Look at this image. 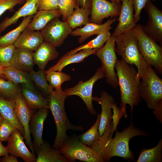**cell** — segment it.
<instances>
[{"instance_id":"obj_8","label":"cell","mask_w":162,"mask_h":162,"mask_svg":"<svg viewBox=\"0 0 162 162\" xmlns=\"http://www.w3.org/2000/svg\"><path fill=\"white\" fill-rule=\"evenodd\" d=\"M115 38L111 36L103 47L98 49L95 54L100 60L102 67L105 73L106 81L114 88L118 86L115 71L117 60L115 51Z\"/></svg>"},{"instance_id":"obj_5","label":"cell","mask_w":162,"mask_h":162,"mask_svg":"<svg viewBox=\"0 0 162 162\" xmlns=\"http://www.w3.org/2000/svg\"><path fill=\"white\" fill-rule=\"evenodd\" d=\"M138 24L132 30L136 37L139 50L144 60L158 74L162 73V47L144 31Z\"/></svg>"},{"instance_id":"obj_49","label":"cell","mask_w":162,"mask_h":162,"mask_svg":"<svg viewBox=\"0 0 162 162\" xmlns=\"http://www.w3.org/2000/svg\"><path fill=\"white\" fill-rule=\"evenodd\" d=\"M111 2H114L117 3H120V2H122L123 0H109Z\"/></svg>"},{"instance_id":"obj_15","label":"cell","mask_w":162,"mask_h":162,"mask_svg":"<svg viewBox=\"0 0 162 162\" xmlns=\"http://www.w3.org/2000/svg\"><path fill=\"white\" fill-rule=\"evenodd\" d=\"M119 17V22L111 36L115 38L122 33L133 30L136 27L133 13V0H123Z\"/></svg>"},{"instance_id":"obj_6","label":"cell","mask_w":162,"mask_h":162,"mask_svg":"<svg viewBox=\"0 0 162 162\" xmlns=\"http://www.w3.org/2000/svg\"><path fill=\"white\" fill-rule=\"evenodd\" d=\"M59 150L68 162L76 160L86 162H104L99 153L82 143L75 134L69 137Z\"/></svg>"},{"instance_id":"obj_34","label":"cell","mask_w":162,"mask_h":162,"mask_svg":"<svg viewBox=\"0 0 162 162\" xmlns=\"http://www.w3.org/2000/svg\"><path fill=\"white\" fill-rule=\"evenodd\" d=\"M29 73L33 82L44 94L48 96L53 90V88L47 83L44 70H39L36 71L32 69Z\"/></svg>"},{"instance_id":"obj_46","label":"cell","mask_w":162,"mask_h":162,"mask_svg":"<svg viewBox=\"0 0 162 162\" xmlns=\"http://www.w3.org/2000/svg\"><path fill=\"white\" fill-rule=\"evenodd\" d=\"M77 4L81 8H91L92 0H76Z\"/></svg>"},{"instance_id":"obj_52","label":"cell","mask_w":162,"mask_h":162,"mask_svg":"<svg viewBox=\"0 0 162 162\" xmlns=\"http://www.w3.org/2000/svg\"><path fill=\"white\" fill-rule=\"evenodd\" d=\"M151 0L153 1H155V0Z\"/></svg>"},{"instance_id":"obj_17","label":"cell","mask_w":162,"mask_h":162,"mask_svg":"<svg viewBox=\"0 0 162 162\" xmlns=\"http://www.w3.org/2000/svg\"><path fill=\"white\" fill-rule=\"evenodd\" d=\"M93 100L98 102L101 108L98 127V131L101 136L108 122L112 119V106L115 102L113 97L106 91H102L99 97H93Z\"/></svg>"},{"instance_id":"obj_47","label":"cell","mask_w":162,"mask_h":162,"mask_svg":"<svg viewBox=\"0 0 162 162\" xmlns=\"http://www.w3.org/2000/svg\"><path fill=\"white\" fill-rule=\"evenodd\" d=\"M0 141V156H5L8 154L6 147L4 146Z\"/></svg>"},{"instance_id":"obj_36","label":"cell","mask_w":162,"mask_h":162,"mask_svg":"<svg viewBox=\"0 0 162 162\" xmlns=\"http://www.w3.org/2000/svg\"><path fill=\"white\" fill-rule=\"evenodd\" d=\"M58 10L62 16L63 21H67L74 9L78 4L76 0H58Z\"/></svg>"},{"instance_id":"obj_20","label":"cell","mask_w":162,"mask_h":162,"mask_svg":"<svg viewBox=\"0 0 162 162\" xmlns=\"http://www.w3.org/2000/svg\"><path fill=\"white\" fill-rule=\"evenodd\" d=\"M56 48L50 43L44 41L35 51L33 53L34 63L39 70H44L48 63L58 57L59 53Z\"/></svg>"},{"instance_id":"obj_29","label":"cell","mask_w":162,"mask_h":162,"mask_svg":"<svg viewBox=\"0 0 162 162\" xmlns=\"http://www.w3.org/2000/svg\"><path fill=\"white\" fill-rule=\"evenodd\" d=\"M91 10V8H80L79 5L75 8L67 21L72 29L90 22L89 16L90 15Z\"/></svg>"},{"instance_id":"obj_35","label":"cell","mask_w":162,"mask_h":162,"mask_svg":"<svg viewBox=\"0 0 162 162\" xmlns=\"http://www.w3.org/2000/svg\"><path fill=\"white\" fill-rule=\"evenodd\" d=\"M47 80L50 86L55 90L60 89L62 83L71 80V76L62 71H52L45 72Z\"/></svg>"},{"instance_id":"obj_18","label":"cell","mask_w":162,"mask_h":162,"mask_svg":"<svg viewBox=\"0 0 162 162\" xmlns=\"http://www.w3.org/2000/svg\"><path fill=\"white\" fill-rule=\"evenodd\" d=\"M49 113L47 108H42L33 114L29 123V130L33 136L34 150L43 144L44 124Z\"/></svg>"},{"instance_id":"obj_9","label":"cell","mask_w":162,"mask_h":162,"mask_svg":"<svg viewBox=\"0 0 162 162\" xmlns=\"http://www.w3.org/2000/svg\"><path fill=\"white\" fill-rule=\"evenodd\" d=\"M105 77V73L102 67H100L89 79L85 82L80 81L75 86L65 89L64 91L68 97L73 95L80 97L85 103L89 113L92 115H96L97 112L92 104L93 87L98 80Z\"/></svg>"},{"instance_id":"obj_7","label":"cell","mask_w":162,"mask_h":162,"mask_svg":"<svg viewBox=\"0 0 162 162\" xmlns=\"http://www.w3.org/2000/svg\"><path fill=\"white\" fill-rule=\"evenodd\" d=\"M142 80L140 83V97L148 108L153 110L162 100V80L152 67L148 64L146 76Z\"/></svg>"},{"instance_id":"obj_51","label":"cell","mask_w":162,"mask_h":162,"mask_svg":"<svg viewBox=\"0 0 162 162\" xmlns=\"http://www.w3.org/2000/svg\"><path fill=\"white\" fill-rule=\"evenodd\" d=\"M4 0H0V2H1V1H3Z\"/></svg>"},{"instance_id":"obj_42","label":"cell","mask_w":162,"mask_h":162,"mask_svg":"<svg viewBox=\"0 0 162 162\" xmlns=\"http://www.w3.org/2000/svg\"><path fill=\"white\" fill-rule=\"evenodd\" d=\"M26 0H4L0 2V16L7 10L12 11L17 5L23 3Z\"/></svg>"},{"instance_id":"obj_13","label":"cell","mask_w":162,"mask_h":162,"mask_svg":"<svg viewBox=\"0 0 162 162\" xmlns=\"http://www.w3.org/2000/svg\"><path fill=\"white\" fill-rule=\"evenodd\" d=\"M15 106L14 111L18 121L24 130V137L27 145L32 152L34 154L29 130V123L33 114L32 110L27 106L21 93L14 98Z\"/></svg>"},{"instance_id":"obj_28","label":"cell","mask_w":162,"mask_h":162,"mask_svg":"<svg viewBox=\"0 0 162 162\" xmlns=\"http://www.w3.org/2000/svg\"><path fill=\"white\" fill-rule=\"evenodd\" d=\"M21 93L31 109H49L47 98L43 97L35 90L23 86Z\"/></svg>"},{"instance_id":"obj_21","label":"cell","mask_w":162,"mask_h":162,"mask_svg":"<svg viewBox=\"0 0 162 162\" xmlns=\"http://www.w3.org/2000/svg\"><path fill=\"white\" fill-rule=\"evenodd\" d=\"M38 0H26L25 3L11 17L0 22V34L8 27L16 23L21 17L34 15L38 11Z\"/></svg>"},{"instance_id":"obj_31","label":"cell","mask_w":162,"mask_h":162,"mask_svg":"<svg viewBox=\"0 0 162 162\" xmlns=\"http://www.w3.org/2000/svg\"><path fill=\"white\" fill-rule=\"evenodd\" d=\"M162 139L150 149H144L140 153L137 162H160L162 161Z\"/></svg>"},{"instance_id":"obj_39","label":"cell","mask_w":162,"mask_h":162,"mask_svg":"<svg viewBox=\"0 0 162 162\" xmlns=\"http://www.w3.org/2000/svg\"><path fill=\"white\" fill-rule=\"evenodd\" d=\"M16 129L10 122L4 118L0 122V141H8Z\"/></svg>"},{"instance_id":"obj_43","label":"cell","mask_w":162,"mask_h":162,"mask_svg":"<svg viewBox=\"0 0 162 162\" xmlns=\"http://www.w3.org/2000/svg\"><path fill=\"white\" fill-rule=\"evenodd\" d=\"M148 0H133V8L134 11V18L136 23L140 19V15L143 8H145Z\"/></svg>"},{"instance_id":"obj_30","label":"cell","mask_w":162,"mask_h":162,"mask_svg":"<svg viewBox=\"0 0 162 162\" xmlns=\"http://www.w3.org/2000/svg\"><path fill=\"white\" fill-rule=\"evenodd\" d=\"M34 15L23 17L21 23L16 28L1 36L0 46L14 44L21 34L27 28Z\"/></svg>"},{"instance_id":"obj_14","label":"cell","mask_w":162,"mask_h":162,"mask_svg":"<svg viewBox=\"0 0 162 162\" xmlns=\"http://www.w3.org/2000/svg\"><path fill=\"white\" fill-rule=\"evenodd\" d=\"M24 139L20 132L16 129L8 140L6 147L8 152L21 158L25 162H36V157L27 148L24 142Z\"/></svg>"},{"instance_id":"obj_25","label":"cell","mask_w":162,"mask_h":162,"mask_svg":"<svg viewBox=\"0 0 162 162\" xmlns=\"http://www.w3.org/2000/svg\"><path fill=\"white\" fill-rule=\"evenodd\" d=\"M34 151L37 154L36 162H68L61 154L59 150L52 148L44 142Z\"/></svg>"},{"instance_id":"obj_3","label":"cell","mask_w":162,"mask_h":162,"mask_svg":"<svg viewBox=\"0 0 162 162\" xmlns=\"http://www.w3.org/2000/svg\"><path fill=\"white\" fill-rule=\"evenodd\" d=\"M133 65L121 59H117L115 66L120 91V107L126 114V105H129L131 116L134 107L141 100L139 94L140 81L137 80V71Z\"/></svg>"},{"instance_id":"obj_4","label":"cell","mask_w":162,"mask_h":162,"mask_svg":"<svg viewBox=\"0 0 162 162\" xmlns=\"http://www.w3.org/2000/svg\"><path fill=\"white\" fill-rule=\"evenodd\" d=\"M116 52L124 61L137 68V79L140 81L146 75L148 64L144 59L138 48L137 39L132 30L126 31L115 38Z\"/></svg>"},{"instance_id":"obj_11","label":"cell","mask_w":162,"mask_h":162,"mask_svg":"<svg viewBox=\"0 0 162 162\" xmlns=\"http://www.w3.org/2000/svg\"><path fill=\"white\" fill-rule=\"evenodd\" d=\"M121 4L107 0H92L90 22L100 24L104 19L119 16Z\"/></svg>"},{"instance_id":"obj_2","label":"cell","mask_w":162,"mask_h":162,"mask_svg":"<svg viewBox=\"0 0 162 162\" xmlns=\"http://www.w3.org/2000/svg\"><path fill=\"white\" fill-rule=\"evenodd\" d=\"M61 88L53 90L47 96L49 109L54 117L56 128V135L52 148L59 150L68 140L69 136L66 134L68 130L81 131L83 130L81 125L72 124L68 119L65 112L64 102L68 97Z\"/></svg>"},{"instance_id":"obj_1","label":"cell","mask_w":162,"mask_h":162,"mask_svg":"<svg viewBox=\"0 0 162 162\" xmlns=\"http://www.w3.org/2000/svg\"><path fill=\"white\" fill-rule=\"evenodd\" d=\"M112 120L108 123L103 135L99 140L90 146L99 153L104 162H108L114 156H118L127 159L133 157L129 147V142L132 138L138 136H148L145 131L134 127L132 121L129 126L121 132L117 130L115 136L112 138Z\"/></svg>"},{"instance_id":"obj_24","label":"cell","mask_w":162,"mask_h":162,"mask_svg":"<svg viewBox=\"0 0 162 162\" xmlns=\"http://www.w3.org/2000/svg\"><path fill=\"white\" fill-rule=\"evenodd\" d=\"M3 73L4 78L8 80L15 84H20L22 86L35 90L33 82L27 72L9 66L3 67Z\"/></svg>"},{"instance_id":"obj_48","label":"cell","mask_w":162,"mask_h":162,"mask_svg":"<svg viewBox=\"0 0 162 162\" xmlns=\"http://www.w3.org/2000/svg\"><path fill=\"white\" fill-rule=\"evenodd\" d=\"M3 67L0 65V77L5 78L3 73Z\"/></svg>"},{"instance_id":"obj_33","label":"cell","mask_w":162,"mask_h":162,"mask_svg":"<svg viewBox=\"0 0 162 162\" xmlns=\"http://www.w3.org/2000/svg\"><path fill=\"white\" fill-rule=\"evenodd\" d=\"M100 118V114L98 115L97 119L92 127L78 136L80 140L84 144L90 146L99 139L100 136L98 131V127Z\"/></svg>"},{"instance_id":"obj_44","label":"cell","mask_w":162,"mask_h":162,"mask_svg":"<svg viewBox=\"0 0 162 162\" xmlns=\"http://www.w3.org/2000/svg\"><path fill=\"white\" fill-rule=\"evenodd\" d=\"M153 110V113L156 116L157 118L162 123V100L159 102L157 106Z\"/></svg>"},{"instance_id":"obj_38","label":"cell","mask_w":162,"mask_h":162,"mask_svg":"<svg viewBox=\"0 0 162 162\" xmlns=\"http://www.w3.org/2000/svg\"><path fill=\"white\" fill-rule=\"evenodd\" d=\"M16 48L14 44L0 46V65L3 67L10 66Z\"/></svg>"},{"instance_id":"obj_40","label":"cell","mask_w":162,"mask_h":162,"mask_svg":"<svg viewBox=\"0 0 162 162\" xmlns=\"http://www.w3.org/2000/svg\"><path fill=\"white\" fill-rule=\"evenodd\" d=\"M112 109L113 110V114L112 115V132L114 131L117 130V127L120 119L123 116H124L125 118H127V116L123 111L122 109L120 107H118L116 104L115 103L112 106Z\"/></svg>"},{"instance_id":"obj_45","label":"cell","mask_w":162,"mask_h":162,"mask_svg":"<svg viewBox=\"0 0 162 162\" xmlns=\"http://www.w3.org/2000/svg\"><path fill=\"white\" fill-rule=\"evenodd\" d=\"M1 162H19L16 157L11 154L9 156L8 154L4 156L2 158H0Z\"/></svg>"},{"instance_id":"obj_41","label":"cell","mask_w":162,"mask_h":162,"mask_svg":"<svg viewBox=\"0 0 162 162\" xmlns=\"http://www.w3.org/2000/svg\"><path fill=\"white\" fill-rule=\"evenodd\" d=\"M58 0H38L37 10H58Z\"/></svg>"},{"instance_id":"obj_26","label":"cell","mask_w":162,"mask_h":162,"mask_svg":"<svg viewBox=\"0 0 162 162\" xmlns=\"http://www.w3.org/2000/svg\"><path fill=\"white\" fill-rule=\"evenodd\" d=\"M61 16L58 10L38 11L26 28L32 30L41 31L51 20Z\"/></svg>"},{"instance_id":"obj_50","label":"cell","mask_w":162,"mask_h":162,"mask_svg":"<svg viewBox=\"0 0 162 162\" xmlns=\"http://www.w3.org/2000/svg\"><path fill=\"white\" fill-rule=\"evenodd\" d=\"M4 118L3 117L0 115V122H1V121Z\"/></svg>"},{"instance_id":"obj_19","label":"cell","mask_w":162,"mask_h":162,"mask_svg":"<svg viewBox=\"0 0 162 162\" xmlns=\"http://www.w3.org/2000/svg\"><path fill=\"white\" fill-rule=\"evenodd\" d=\"M44 41L39 31H36L26 28L14 45L16 48L25 49L33 51H35Z\"/></svg>"},{"instance_id":"obj_32","label":"cell","mask_w":162,"mask_h":162,"mask_svg":"<svg viewBox=\"0 0 162 162\" xmlns=\"http://www.w3.org/2000/svg\"><path fill=\"white\" fill-rule=\"evenodd\" d=\"M111 34L110 30L98 34L94 39L87 43L82 44L68 52L67 53L72 54L78 51L85 49H99L103 46L106 41L110 38Z\"/></svg>"},{"instance_id":"obj_22","label":"cell","mask_w":162,"mask_h":162,"mask_svg":"<svg viewBox=\"0 0 162 162\" xmlns=\"http://www.w3.org/2000/svg\"><path fill=\"white\" fill-rule=\"evenodd\" d=\"M98 49H85L80 50L76 53L64 55L57 63L50 68L45 72L52 71H62L67 65L71 64L79 63L83 62L87 57L92 55L95 54Z\"/></svg>"},{"instance_id":"obj_10","label":"cell","mask_w":162,"mask_h":162,"mask_svg":"<svg viewBox=\"0 0 162 162\" xmlns=\"http://www.w3.org/2000/svg\"><path fill=\"white\" fill-rule=\"evenodd\" d=\"M59 18L51 20L40 32L44 41L56 47L62 44L73 30L67 21H62Z\"/></svg>"},{"instance_id":"obj_12","label":"cell","mask_w":162,"mask_h":162,"mask_svg":"<svg viewBox=\"0 0 162 162\" xmlns=\"http://www.w3.org/2000/svg\"><path fill=\"white\" fill-rule=\"evenodd\" d=\"M145 8L148 15V21L143 28L149 37L162 44V11L148 0Z\"/></svg>"},{"instance_id":"obj_37","label":"cell","mask_w":162,"mask_h":162,"mask_svg":"<svg viewBox=\"0 0 162 162\" xmlns=\"http://www.w3.org/2000/svg\"><path fill=\"white\" fill-rule=\"evenodd\" d=\"M16 84L9 80L6 81L0 78V94L11 99H14L16 96L21 93Z\"/></svg>"},{"instance_id":"obj_23","label":"cell","mask_w":162,"mask_h":162,"mask_svg":"<svg viewBox=\"0 0 162 162\" xmlns=\"http://www.w3.org/2000/svg\"><path fill=\"white\" fill-rule=\"evenodd\" d=\"M33 51L23 48H16L10 66L26 72L32 69L34 63Z\"/></svg>"},{"instance_id":"obj_16","label":"cell","mask_w":162,"mask_h":162,"mask_svg":"<svg viewBox=\"0 0 162 162\" xmlns=\"http://www.w3.org/2000/svg\"><path fill=\"white\" fill-rule=\"evenodd\" d=\"M117 19L116 18H111L103 24H97L90 22L81 28H76L72 30L71 36H80L78 40L79 43L81 44L90 37L95 34L104 33L112 28L111 25Z\"/></svg>"},{"instance_id":"obj_27","label":"cell","mask_w":162,"mask_h":162,"mask_svg":"<svg viewBox=\"0 0 162 162\" xmlns=\"http://www.w3.org/2000/svg\"><path fill=\"white\" fill-rule=\"evenodd\" d=\"M15 106L14 99L7 100L0 97V115L10 122L22 135H24V128L19 123L14 113Z\"/></svg>"}]
</instances>
